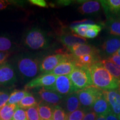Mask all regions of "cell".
I'll return each mask as SVG.
<instances>
[{"instance_id": "obj_1", "label": "cell", "mask_w": 120, "mask_h": 120, "mask_svg": "<svg viewBox=\"0 0 120 120\" xmlns=\"http://www.w3.org/2000/svg\"><path fill=\"white\" fill-rule=\"evenodd\" d=\"M8 61L14 66L18 79L26 84L38 76L41 60L29 52H21L12 56Z\"/></svg>"}, {"instance_id": "obj_2", "label": "cell", "mask_w": 120, "mask_h": 120, "mask_svg": "<svg viewBox=\"0 0 120 120\" xmlns=\"http://www.w3.org/2000/svg\"><path fill=\"white\" fill-rule=\"evenodd\" d=\"M89 70L94 86L103 91L120 90V80L112 76L100 61L91 65Z\"/></svg>"}, {"instance_id": "obj_3", "label": "cell", "mask_w": 120, "mask_h": 120, "mask_svg": "<svg viewBox=\"0 0 120 120\" xmlns=\"http://www.w3.org/2000/svg\"><path fill=\"white\" fill-rule=\"evenodd\" d=\"M22 43L24 46L30 50H43L49 47L50 38L46 31L37 27H34L24 33Z\"/></svg>"}, {"instance_id": "obj_4", "label": "cell", "mask_w": 120, "mask_h": 120, "mask_svg": "<svg viewBox=\"0 0 120 120\" xmlns=\"http://www.w3.org/2000/svg\"><path fill=\"white\" fill-rule=\"evenodd\" d=\"M76 92L88 87L94 86L89 68L76 66L69 75Z\"/></svg>"}, {"instance_id": "obj_5", "label": "cell", "mask_w": 120, "mask_h": 120, "mask_svg": "<svg viewBox=\"0 0 120 120\" xmlns=\"http://www.w3.org/2000/svg\"><path fill=\"white\" fill-rule=\"evenodd\" d=\"M103 92L102 90L94 86L88 87L77 91L81 108L87 111H91L94 103Z\"/></svg>"}, {"instance_id": "obj_6", "label": "cell", "mask_w": 120, "mask_h": 120, "mask_svg": "<svg viewBox=\"0 0 120 120\" xmlns=\"http://www.w3.org/2000/svg\"><path fill=\"white\" fill-rule=\"evenodd\" d=\"M72 57L71 53L60 52L45 57L40 63V73L49 74L51 73L60 63Z\"/></svg>"}, {"instance_id": "obj_7", "label": "cell", "mask_w": 120, "mask_h": 120, "mask_svg": "<svg viewBox=\"0 0 120 120\" xmlns=\"http://www.w3.org/2000/svg\"><path fill=\"white\" fill-rule=\"evenodd\" d=\"M18 79L15 67L10 61L0 66V86L11 87L17 83Z\"/></svg>"}, {"instance_id": "obj_8", "label": "cell", "mask_w": 120, "mask_h": 120, "mask_svg": "<svg viewBox=\"0 0 120 120\" xmlns=\"http://www.w3.org/2000/svg\"><path fill=\"white\" fill-rule=\"evenodd\" d=\"M45 89L55 91L64 97L76 92L69 75L58 76L55 83L49 87L45 88Z\"/></svg>"}, {"instance_id": "obj_9", "label": "cell", "mask_w": 120, "mask_h": 120, "mask_svg": "<svg viewBox=\"0 0 120 120\" xmlns=\"http://www.w3.org/2000/svg\"><path fill=\"white\" fill-rule=\"evenodd\" d=\"M58 76L53 74H42L33 79L26 84L25 88L31 89L34 88H47L52 86L56 82Z\"/></svg>"}, {"instance_id": "obj_10", "label": "cell", "mask_w": 120, "mask_h": 120, "mask_svg": "<svg viewBox=\"0 0 120 120\" xmlns=\"http://www.w3.org/2000/svg\"><path fill=\"white\" fill-rule=\"evenodd\" d=\"M38 97L41 101L49 103L53 106L60 105L62 103L64 97L52 90H46L41 88L37 91Z\"/></svg>"}, {"instance_id": "obj_11", "label": "cell", "mask_w": 120, "mask_h": 120, "mask_svg": "<svg viewBox=\"0 0 120 120\" xmlns=\"http://www.w3.org/2000/svg\"><path fill=\"white\" fill-rule=\"evenodd\" d=\"M99 2L108 19L120 16V0H102Z\"/></svg>"}, {"instance_id": "obj_12", "label": "cell", "mask_w": 120, "mask_h": 120, "mask_svg": "<svg viewBox=\"0 0 120 120\" xmlns=\"http://www.w3.org/2000/svg\"><path fill=\"white\" fill-rule=\"evenodd\" d=\"M74 58L88 55H99L100 51L94 46L88 44H76L68 49Z\"/></svg>"}, {"instance_id": "obj_13", "label": "cell", "mask_w": 120, "mask_h": 120, "mask_svg": "<svg viewBox=\"0 0 120 120\" xmlns=\"http://www.w3.org/2000/svg\"><path fill=\"white\" fill-rule=\"evenodd\" d=\"M103 53L109 57L120 49V36H111L105 39L101 46Z\"/></svg>"}, {"instance_id": "obj_14", "label": "cell", "mask_w": 120, "mask_h": 120, "mask_svg": "<svg viewBox=\"0 0 120 120\" xmlns=\"http://www.w3.org/2000/svg\"><path fill=\"white\" fill-rule=\"evenodd\" d=\"M60 106L67 115L80 109L81 104L77 92L64 96Z\"/></svg>"}, {"instance_id": "obj_15", "label": "cell", "mask_w": 120, "mask_h": 120, "mask_svg": "<svg viewBox=\"0 0 120 120\" xmlns=\"http://www.w3.org/2000/svg\"><path fill=\"white\" fill-rule=\"evenodd\" d=\"M103 91L111 111L118 116L120 115V90Z\"/></svg>"}, {"instance_id": "obj_16", "label": "cell", "mask_w": 120, "mask_h": 120, "mask_svg": "<svg viewBox=\"0 0 120 120\" xmlns=\"http://www.w3.org/2000/svg\"><path fill=\"white\" fill-rule=\"evenodd\" d=\"M76 66H76L74 58L72 56V57L60 63L57 66L49 73L58 76H68L72 72Z\"/></svg>"}, {"instance_id": "obj_17", "label": "cell", "mask_w": 120, "mask_h": 120, "mask_svg": "<svg viewBox=\"0 0 120 120\" xmlns=\"http://www.w3.org/2000/svg\"><path fill=\"white\" fill-rule=\"evenodd\" d=\"M91 110L97 114V116L104 115L111 111L107 98L103 91L102 94L99 96L92 106Z\"/></svg>"}, {"instance_id": "obj_18", "label": "cell", "mask_w": 120, "mask_h": 120, "mask_svg": "<svg viewBox=\"0 0 120 120\" xmlns=\"http://www.w3.org/2000/svg\"><path fill=\"white\" fill-rule=\"evenodd\" d=\"M59 38L61 42L68 49L76 44H86L87 43V40L85 38L76 34L64 33L61 34Z\"/></svg>"}, {"instance_id": "obj_19", "label": "cell", "mask_w": 120, "mask_h": 120, "mask_svg": "<svg viewBox=\"0 0 120 120\" xmlns=\"http://www.w3.org/2000/svg\"><path fill=\"white\" fill-rule=\"evenodd\" d=\"M101 5L100 2L97 1H85L79 6L77 10L82 15H96L101 11Z\"/></svg>"}, {"instance_id": "obj_20", "label": "cell", "mask_w": 120, "mask_h": 120, "mask_svg": "<svg viewBox=\"0 0 120 120\" xmlns=\"http://www.w3.org/2000/svg\"><path fill=\"white\" fill-rule=\"evenodd\" d=\"M17 47L16 42L10 35L0 34V52L11 53Z\"/></svg>"}, {"instance_id": "obj_21", "label": "cell", "mask_w": 120, "mask_h": 120, "mask_svg": "<svg viewBox=\"0 0 120 120\" xmlns=\"http://www.w3.org/2000/svg\"><path fill=\"white\" fill-rule=\"evenodd\" d=\"M74 58V57H73ZM100 55H88L74 58L77 66L89 67L95 63L101 61Z\"/></svg>"}, {"instance_id": "obj_22", "label": "cell", "mask_w": 120, "mask_h": 120, "mask_svg": "<svg viewBox=\"0 0 120 120\" xmlns=\"http://www.w3.org/2000/svg\"><path fill=\"white\" fill-rule=\"evenodd\" d=\"M54 107L42 101H40L37 107L41 120H52Z\"/></svg>"}, {"instance_id": "obj_23", "label": "cell", "mask_w": 120, "mask_h": 120, "mask_svg": "<svg viewBox=\"0 0 120 120\" xmlns=\"http://www.w3.org/2000/svg\"><path fill=\"white\" fill-rule=\"evenodd\" d=\"M17 105L5 104L0 107V120H12Z\"/></svg>"}, {"instance_id": "obj_24", "label": "cell", "mask_w": 120, "mask_h": 120, "mask_svg": "<svg viewBox=\"0 0 120 120\" xmlns=\"http://www.w3.org/2000/svg\"><path fill=\"white\" fill-rule=\"evenodd\" d=\"M40 101L41 100L39 98L38 96H35L31 93H30L18 103L17 106L22 109H26L33 106H37Z\"/></svg>"}, {"instance_id": "obj_25", "label": "cell", "mask_w": 120, "mask_h": 120, "mask_svg": "<svg viewBox=\"0 0 120 120\" xmlns=\"http://www.w3.org/2000/svg\"><path fill=\"white\" fill-rule=\"evenodd\" d=\"M30 94V92H28L26 90H13L10 94L7 103L11 105H17L24 97Z\"/></svg>"}, {"instance_id": "obj_26", "label": "cell", "mask_w": 120, "mask_h": 120, "mask_svg": "<svg viewBox=\"0 0 120 120\" xmlns=\"http://www.w3.org/2000/svg\"><path fill=\"white\" fill-rule=\"evenodd\" d=\"M101 63L112 76L120 80V67L108 59L101 60Z\"/></svg>"}, {"instance_id": "obj_27", "label": "cell", "mask_w": 120, "mask_h": 120, "mask_svg": "<svg viewBox=\"0 0 120 120\" xmlns=\"http://www.w3.org/2000/svg\"><path fill=\"white\" fill-rule=\"evenodd\" d=\"M106 28L111 35L120 36V19H108L106 23Z\"/></svg>"}, {"instance_id": "obj_28", "label": "cell", "mask_w": 120, "mask_h": 120, "mask_svg": "<svg viewBox=\"0 0 120 120\" xmlns=\"http://www.w3.org/2000/svg\"><path fill=\"white\" fill-rule=\"evenodd\" d=\"M93 23H78L77 25H75L72 27V30L73 32H75L76 34L79 36L83 37H86V34L87 31L90 28V26Z\"/></svg>"}, {"instance_id": "obj_29", "label": "cell", "mask_w": 120, "mask_h": 120, "mask_svg": "<svg viewBox=\"0 0 120 120\" xmlns=\"http://www.w3.org/2000/svg\"><path fill=\"white\" fill-rule=\"evenodd\" d=\"M12 91V87L0 86V107L6 104Z\"/></svg>"}, {"instance_id": "obj_30", "label": "cell", "mask_w": 120, "mask_h": 120, "mask_svg": "<svg viewBox=\"0 0 120 120\" xmlns=\"http://www.w3.org/2000/svg\"><path fill=\"white\" fill-rule=\"evenodd\" d=\"M67 114L60 105L54 107L52 120H66Z\"/></svg>"}, {"instance_id": "obj_31", "label": "cell", "mask_w": 120, "mask_h": 120, "mask_svg": "<svg viewBox=\"0 0 120 120\" xmlns=\"http://www.w3.org/2000/svg\"><path fill=\"white\" fill-rule=\"evenodd\" d=\"M102 30L101 25L97 24H92L87 31L86 34V38H94L98 36L100 31Z\"/></svg>"}, {"instance_id": "obj_32", "label": "cell", "mask_w": 120, "mask_h": 120, "mask_svg": "<svg viewBox=\"0 0 120 120\" xmlns=\"http://www.w3.org/2000/svg\"><path fill=\"white\" fill-rule=\"evenodd\" d=\"M87 112L88 111L80 108L77 110L68 114L66 120H83L84 116Z\"/></svg>"}, {"instance_id": "obj_33", "label": "cell", "mask_w": 120, "mask_h": 120, "mask_svg": "<svg viewBox=\"0 0 120 120\" xmlns=\"http://www.w3.org/2000/svg\"><path fill=\"white\" fill-rule=\"evenodd\" d=\"M37 105L26 109L28 120H41Z\"/></svg>"}, {"instance_id": "obj_34", "label": "cell", "mask_w": 120, "mask_h": 120, "mask_svg": "<svg viewBox=\"0 0 120 120\" xmlns=\"http://www.w3.org/2000/svg\"><path fill=\"white\" fill-rule=\"evenodd\" d=\"M12 120H28L26 110L17 106L15 110Z\"/></svg>"}, {"instance_id": "obj_35", "label": "cell", "mask_w": 120, "mask_h": 120, "mask_svg": "<svg viewBox=\"0 0 120 120\" xmlns=\"http://www.w3.org/2000/svg\"><path fill=\"white\" fill-rule=\"evenodd\" d=\"M97 114L92 110L87 112L85 114L83 120H96L97 117Z\"/></svg>"}, {"instance_id": "obj_36", "label": "cell", "mask_w": 120, "mask_h": 120, "mask_svg": "<svg viewBox=\"0 0 120 120\" xmlns=\"http://www.w3.org/2000/svg\"><path fill=\"white\" fill-rule=\"evenodd\" d=\"M12 4H15V1H7V0H0V10L7 8V7Z\"/></svg>"}, {"instance_id": "obj_37", "label": "cell", "mask_w": 120, "mask_h": 120, "mask_svg": "<svg viewBox=\"0 0 120 120\" xmlns=\"http://www.w3.org/2000/svg\"><path fill=\"white\" fill-rule=\"evenodd\" d=\"M29 2L31 4L41 7H48L47 2L44 0H30Z\"/></svg>"}, {"instance_id": "obj_38", "label": "cell", "mask_w": 120, "mask_h": 120, "mask_svg": "<svg viewBox=\"0 0 120 120\" xmlns=\"http://www.w3.org/2000/svg\"><path fill=\"white\" fill-rule=\"evenodd\" d=\"M107 59L120 67V56L117 55L116 53H114L111 56H109V57H108Z\"/></svg>"}, {"instance_id": "obj_39", "label": "cell", "mask_w": 120, "mask_h": 120, "mask_svg": "<svg viewBox=\"0 0 120 120\" xmlns=\"http://www.w3.org/2000/svg\"><path fill=\"white\" fill-rule=\"evenodd\" d=\"M11 53L0 52V66L8 61Z\"/></svg>"}, {"instance_id": "obj_40", "label": "cell", "mask_w": 120, "mask_h": 120, "mask_svg": "<svg viewBox=\"0 0 120 120\" xmlns=\"http://www.w3.org/2000/svg\"><path fill=\"white\" fill-rule=\"evenodd\" d=\"M105 116H106V120H119L118 116L114 114L112 111L109 112Z\"/></svg>"}, {"instance_id": "obj_41", "label": "cell", "mask_w": 120, "mask_h": 120, "mask_svg": "<svg viewBox=\"0 0 120 120\" xmlns=\"http://www.w3.org/2000/svg\"><path fill=\"white\" fill-rule=\"evenodd\" d=\"M71 2L70 1H57V4H63V5H68Z\"/></svg>"}, {"instance_id": "obj_42", "label": "cell", "mask_w": 120, "mask_h": 120, "mask_svg": "<svg viewBox=\"0 0 120 120\" xmlns=\"http://www.w3.org/2000/svg\"><path fill=\"white\" fill-rule=\"evenodd\" d=\"M96 120H106V116L104 115H100V116H97Z\"/></svg>"}, {"instance_id": "obj_43", "label": "cell", "mask_w": 120, "mask_h": 120, "mask_svg": "<svg viewBox=\"0 0 120 120\" xmlns=\"http://www.w3.org/2000/svg\"><path fill=\"white\" fill-rule=\"evenodd\" d=\"M116 53L117 54V55H119V56H120V49L117 51V52H116Z\"/></svg>"}, {"instance_id": "obj_44", "label": "cell", "mask_w": 120, "mask_h": 120, "mask_svg": "<svg viewBox=\"0 0 120 120\" xmlns=\"http://www.w3.org/2000/svg\"><path fill=\"white\" fill-rule=\"evenodd\" d=\"M118 118H119V120H120V115H119V116H118Z\"/></svg>"}]
</instances>
